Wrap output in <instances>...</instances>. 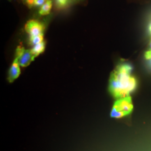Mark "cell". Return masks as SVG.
<instances>
[{
  "instance_id": "6da1fadb",
  "label": "cell",
  "mask_w": 151,
  "mask_h": 151,
  "mask_svg": "<svg viewBox=\"0 0 151 151\" xmlns=\"http://www.w3.org/2000/svg\"><path fill=\"white\" fill-rule=\"evenodd\" d=\"M133 65L128 62L119 63L111 73L109 89L110 93L116 99L129 96L136 89L137 81L132 75Z\"/></svg>"
},
{
  "instance_id": "7a4b0ae2",
  "label": "cell",
  "mask_w": 151,
  "mask_h": 151,
  "mask_svg": "<svg viewBox=\"0 0 151 151\" xmlns=\"http://www.w3.org/2000/svg\"><path fill=\"white\" fill-rule=\"evenodd\" d=\"M133 105L130 96L118 99L114 104L111 111V117L121 118L126 116L132 112Z\"/></svg>"
},
{
  "instance_id": "3957f363",
  "label": "cell",
  "mask_w": 151,
  "mask_h": 151,
  "mask_svg": "<svg viewBox=\"0 0 151 151\" xmlns=\"http://www.w3.org/2000/svg\"><path fill=\"white\" fill-rule=\"evenodd\" d=\"M25 31L29 34V37H34L41 34H44L45 25L42 22L37 20H30L25 26Z\"/></svg>"
},
{
  "instance_id": "277c9868",
  "label": "cell",
  "mask_w": 151,
  "mask_h": 151,
  "mask_svg": "<svg viewBox=\"0 0 151 151\" xmlns=\"http://www.w3.org/2000/svg\"><path fill=\"white\" fill-rule=\"evenodd\" d=\"M18 59L19 65L22 67H27L31 62L34 60L35 57L32 54L31 50H25L19 57H16Z\"/></svg>"
},
{
  "instance_id": "5b68a950",
  "label": "cell",
  "mask_w": 151,
  "mask_h": 151,
  "mask_svg": "<svg viewBox=\"0 0 151 151\" xmlns=\"http://www.w3.org/2000/svg\"><path fill=\"white\" fill-rule=\"evenodd\" d=\"M19 65H20L18 62V59L15 57L9 71L8 80L10 82H13L15 80H16L20 75V69Z\"/></svg>"
},
{
  "instance_id": "8992f818",
  "label": "cell",
  "mask_w": 151,
  "mask_h": 151,
  "mask_svg": "<svg viewBox=\"0 0 151 151\" xmlns=\"http://www.w3.org/2000/svg\"><path fill=\"white\" fill-rule=\"evenodd\" d=\"M52 7V0L47 1L43 5L40 7L39 11V14L42 16L49 15L51 11Z\"/></svg>"
},
{
  "instance_id": "52a82bcc",
  "label": "cell",
  "mask_w": 151,
  "mask_h": 151,
  "mask_svg": "<svg viewBox=\"0 0 151 151\" xmlns=\"http://www.w3.org/2000/svg\"><path fill=\"white\" fill-rule=\"evenodd\" d=\"M46 46V42L44 40L40 43L37 44L34 46H33L32 48L31 49V51L32 54L34 55L35 57H37L39 54L42 53L44 52Z\"/></svg>"
},
{
  "instance_id": "ba28073f",
  "label": "cell",
  "mask_w": 151,
  "mask_h": 151,
  "mask_svg": "<svg viewBox=\"0 0 151 151\" xmlns=\"http://www.w3.org/2000/svg\"><path fill=\"white\" fill-rule=\"evenodd\" d=\"M55 7L58 10H62L67 8L71 2L72 0H54Z\"/></svg>"
},
{
  "instance_id": "9c48e42d",
  "label": "cell",
  "mask_w": 151,
  "mask_h": 151,
  "mask_svg": "<svg viewBox=\"0 0 151 151\" xmlns=\"http://www.w3.org/2000/svg\"><path fill=\"white\" fill-rule=\"evenodd\" d=\"M44 34H41L34 37H29V43L31 45H35L43 42Z\"/></svg>"
},
{
  "instance_id": "30bf717a",
  "label": "cell",
  "mask_w": 151,
  "mask_h": 151,
  "mask_svg": "<svg viewBox=\"0 0 151 151\" xmlns=\"http://www.w3.org/2000/svg\"><path fill=\"white\" fill-rule=\"evenodd\" d=\"M46 0H34V6L35 7H41L46 2Z\"/></svg>"
},
{
  "instance_id": "8fae6325",
  "label": "cell",
  "mask_w": 151,
  "mask_h": 151,
  "mask_svg": "<svg viewBox=\"0 0 151 151\" xmlns=\"http://www.w3.org/2000/svg\"><path fill=\"white\" fill-rule=\"evenodd\" d=\"M24 4L27 6L29 9H32L34 5V0H24Z\"/></svg>"
},
{
  "instance_id": "7c38bea8",
  "label": "cell",
  "mask_w": 151,
  "mask_h": 151,
  "mask_svg": "<svg viewBox=\"0 0 151 151\" xmlns=\"http://www.w3.org/2000/svg\"><path fill=\"white\" fill-rule=\"evenodd\" d=\"M145 58L146 60H149L151 58V50H148L145 53Z\"/></svg>"
},
{
  "instance_id": "4fadbf2b",
  "label": "cell",
  "mask_w": 151,
  "mask_h": 151,
  "mask_svg": "<svg viewBox=\"0 0 151 151\" xmlns=\"http://www.w3.org/2000/svg\"><path fill=\"white\" fill-rule=\"evenodd\" d=\"M147 65L150 70H151V58L147 60Z\"/></svg>"
},
{
  "instance_id": "5bb4252c",
  "label": "cell",
  "mask_w": 151,
  "mask_h": 151,
  "mask_svg": "<svg viewBox=\"0 0 151 151\" xmlns=\"http://www.w3.org/2000/svg\"><path fill=\"white\" fill-rule=\"evenodd\" d=\"M148 31H149V32L151 34V22H150V25L148 26Z\"/></svg>"
},
{
  "instance_id": "9a60e30c",
  "label": "cell",
  "mask_w": 151,
  "mask_h": 151,
  "mask_svg": "<svg viewBox=\"0 0 151 151\" xmlns=\"http://www.w3.org/2000/svg\"><path fill=\"white\" fill-rule=\"evenodd\" d=\"M149 50H151V40L150 41V43L149 44Z\"/></svg>"
},
{
  "instance_id": "2e32d148",
  "label": "cell",
  "mask_w": 151,
  "mask_h": 151,
  "mask_svg": "<svg viewBox=\"0 0 151 151\" xmlns=\"http://www.w3.org/2000/svg\"><path fill=\"white\" fill-rule=\"evenodd\" d=\"M46 1H48V0H46Z\"/></svg>"
},
{
  "instance_id": "e0dca14e",
  "label": "cell",
  "mask_w": 151,
  "mask_h": 151,
  "mask_svg": "<svg viewBox=\"0 0 151 151\" xmlns=\"http://www.w3.org/2000/svg\"></svg>"
}]
</instances>
